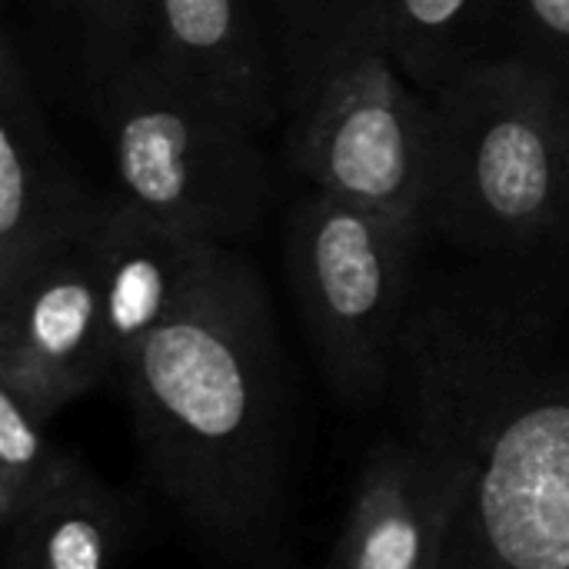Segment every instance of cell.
Wrapping results in <instances>:
<instances>
[{
	"instance_id": "1",
	"label": "cell",
	"mask_w": 569,
	"mask_h": 569,
	"mask_svg": "<svg viewBox=\"0 0 569 569\" xmlns=\"http://www.w3.org/2000/svg\"><path fill=\"white\" fill-rule=\"evenodd\" d=\"M137 447L207 543L247 553L280 510V343L257 270L217 243L183 303L123 360Z\"/></svg>"
},
{
	"instance_id": "2",
	"label": "cell",
	"mask_w": 569,
	"mask_h": 569,
	"mask_svg": "<svg viewBox=\"0 0 569 569\" xmlns=\"http://www.w3.org/2000/svg\"><path fill=\"white\" fill-rule=\"evenodd\" d=\"M423 417L467 470L447 550L470 569H569V363L533 370L507 333L447 313L407 327Z\"/></svg>"
},
{
	"instance_id": "3",
	"label": "cell",
	"mask_w": 569,
	"mask_h": 569,
	"mask_svg": "<svg viewBox=\"0 0 569 569\" xmlns=\"http://www.w3.org/2000/svg\"><path fill=\"white\" fill-rule=\"evenodd\" d=\"M569 217V103L547 60H473L430 100L427 230L537 247Z\"/></svg>"
},
{
	"instance_id": "4",
	"label": "cell",
	"mask_w": 569,
	"mask_h": 569,
	"mask_svg": "<svg viewBox=\"0 0 569 569\" xmlns=\"http://www.w3.org/2000/svg\"><path fill=\"white\" fill-rule=\"evenodd\" d=\"M100 120L120 197L140 213L203 237H247L270 200L253 127L140 53L100 83Z\"/></svg>"
},
{
	"instance_id": "5",
	"label": "cell",
	"mask_w": 569,
	"mask_h": 569,
	"mask_svg": "<svg viewBox=\"0 0 569 569\" xmlns=\"http://www.w3.org/2000/svg\"><path fill=\"white\" fill-rule=\"evenodd\" d=\"M423 230L320 190L290 217L287 267L300 313L330 387L347 403L377 400L390 380Z\"/></svg>"
},
{
	"instance_id": "6",
	"label": "cell",
	"mask_w": 569,
	"mask_h": 569,
	"mask_svg": "<svg viewBox=\"0 0 569 569\" xmlns=\"http://www.w3.org/2000/svg\"><path fill=\"white\" fill-rule=\"evenodd\" d=\"M403 77L363 3L293 130V163L327 197L427 227L430 103Z\"/></svg>"
},
{
	"instance_id": "7",
	"label": "cell",
	"mask_w": 569,
	"mask_h": 569,
	"mask_svg": "<svg viewBox=\"0 0 569 569\" xmlns=\"http://www.w3.org/2000/svg\"><path fill=\"white\" fill-rule=\"evenodd\" d=\"M107 377L113 363L100 283L87 243L77 240L0 293V387L57 420Z\"/></svg>"
},
{
	"instance_id": "8",
	"label": "cell",
	"mask_w": 569,
	"mask_h": 569,
	"mask_svg": "<svg viewBox=\"0 0 569 569\" xmlns=\"http://www.w3.org/2000/svg\"><path fill=\"white\" fill-rule=\"evenodd\" d=\"M103 200L73 177L43 123L27 60L13 37L0 43V293L43 257L83 240Z\"/></svg>"
},
{
	"instance_id": "9",
	"label": "cell",
	"mask_w": 569,
	"mask_h": 569,
	"mask_svg": "<svg viewBox=\"0 0 569 569\" xmlns=\"http://www.w3.org/2000/svg\"><path fill=\"white\" fill-rule=\"evenodd\" d=\"M467 480V463L433 440L380 447L317 569H440Z\"/></svg>"
},
{
	"instance_id": "10",
	"label": "cell",
	"mask_w": 569,
	"mask_h": 569,
	"mask_svg": "<svg viewBox=\"0 0 569 569\" xmlns=\"http://www.w3.org/2000/svg\"><path fill=\"white\" fill-rule=\"evenodd\" d=\"M100 283L113 377L123 360L183 303L210 263L217 240L173 230L123 197L103 200L83 237Z\"/></svg>"
},
{
	"instance_id": "11",
	"label": "cell",
	"mask_w": 569,
	"mask_h": 569,
	"mask_svg": "<svg viewBox=\"0 0 569 569\" xmlns=\"http://www.w3.org/2000/svg\"><path fill=\"white\" fill-rule=\"evenodd\" d=\"M150 57L253 130L273 120V73L247 0H150Z\"/></svg>"
},
{
	"instance_id": "12",
	"label": "cell",
	"mask_w": 569,
	"mask_h": 569,
	"mask_svg": "<svg viewBox=\"0 0 569 569\" xmlns=\"http://www.w3.org/2000/svg\"><path fill=\"white\" fill-rule=\"evenodd\" d=\"M130 537L123 500L70 453L3 530V569H113Z\"/></svg>"
},
{
	"instance_id": "13",
	"label": "cell",
	"mask_w": 569,
	"mask_h": 569,
	"mask_svg": "<svg viewBox=\"0 0 569 569\" xmlns=\"http://www.w3.org/2000/svg\"><path fill=\"white\" fill-rule=\"evenodd\" d=\"M403 73L430 97L463 67L500 0H367Z\"/></svg>"
},
{
	"instance_id": "14",
	"label": "cell",
	"mask_w": 569,
	"mask_h": 569,
	"mask_svg": "<svg viewBox=\"0 0 569 569\" xmlns=\"http://www.w3.org/2000/svg\"><path fill=\"white\" fill-rule=\"evenodd\" d=\"M53 420L17 390L0 387V530H10L60 463Z\"/></svg>"
},
{
	"instance_id": "15",
	"label": "cell",
	"mask_w": 569,
	"mask_h": 569,
	"mask_svg": "<svg viewBox=\"0 0 569 569\" xmlns=\"http://www.w3.org/2000/svg\"><path fill=\"white\" fill-rule=\"evenodd\" d=\"M83 30V60L100 87L120 67L137 60L150 30V0H63Z\"/></svg>"
},
{
	"instance_id": "16",
	"label": "cell",
	"mask_w": 569,
	"mask_h": 569,
	"mask_svg": "<svg viewBox=\"0 0 569 569\" xmlns=\"http://www.w3.org/2000/svg\"><path fill=\"white\" fill-rule=\"evenodd\" d=\"M500 13H507L530 43L569 57V0H500Z\"/></svg>"
},
{
	"instance_id": "17",
	"label": "cell",
	"mask_w": 569,
	"mask_h": 569,
	"mask_svg": "<svg viewBox=\"0 0 569 569\" xmlns=\"http://www.w3.org/2000/svg\"><path fill=\"white\" fill-rule=\"evenodd\" d=\"M440 569H470V567H467L460 557H453V553L447 550V553H443V563H440Z\"/></svg>"
}]
</instances>
